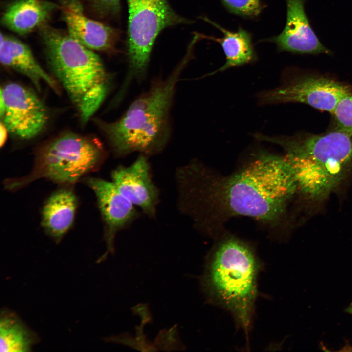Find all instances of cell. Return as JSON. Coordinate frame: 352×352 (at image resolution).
I'll return each mask as SVG.
<instances>
[{
    "mask_svg": "<svg viewBox=\"0 0 352 352\" xmlns=\"http://www.w3.org/2000/svg\"><path fill=\"white\" fill-rule=\"evenodd\" d=\"M177 206L201 232L216 238L236 216L256 220L278 233L288 206L298 192L291 167L285 156L258 153L227 175L197 160L176 169Z\"/></svg>",
    "mask_w": 352,
    "mask_h": 352,
    "instance_id": "1",
    "label": "cell"
},
{
    "mask_svg": "<svg viewBox=\"0 0 352 352\" xmlns=\"http://www.w3.org/2000/svg\"><path fill=\"white\" fill-rule=\"evenodd\" d=\"M192 49L167 77L154 79L117 120L97 121L115 156L135 152L154 155L166 147L171 134V110L176 85L191 59Z\"/></svg>",
    "mask_w": 352,
    "mask_h": 352,
    "instance_id": "2",
    "label": "cell"
},
{
    "mask_svg": "<svg viewBox=\"0 0 352 352\" xmlns=\"http://www.w3.org/2000/svg\"><path fill=\"white\" fill-rule=\"evenodd\" d=\"M215 239L201 278L202 288L209 301L231 314L248 341L261 263L253 248L234 235L223 232Z\"/></svg>",
    "mask_w": 352,
    "mask_h": 352,
    "instance_id": "3",
    "label": "cell"
},
{
    "mask_svg": "<svg viewBox=\"0 0 352 352\" xmlns=\"http://www.w3.org/2000/svg\"><path fill=\"white\" fill-rule=\"evenodd\" d=\"M281 146L290 165L298 192L312 199L327 197L344 179L352 166V137L337 131L302 138L257 135Z\"/></svg>",
    "mask_w": 352,
    "mask_h": 352,
    "instance_id": "4",
    "label": "cell"
},
{
    "mask_svg": "<svg viewBox=\"0 0 352 352\" xmlns=\"http://www.w3.org/2000/svg\"><path fill=\"white\" fill-rule=\"evenodd\" d=\"M41 35L51 68L85 125L105 98L110 76L99 56L68 33L45 26Z\"/></svg>",
    "mask_w": 352,
    "mask_h": 352,
    "instance_id": "5",
    "label": "cell"
},
{
    "mask_svg": "<svg viewBox=\"0 0 352 352\" xmlns=\"http://www.w3.org/2000/svg\"><path fill=\"white\" fill-rule=\"evenodd\" d=\"M105 157V150L97 138L66 133L39 149L30 175L9 180L6 187L16 189L41 178L59 184H72L99 168Z\"/></svg>",
    "mask_w": 352,
    "mask_h": 352,
    "instance_id": "6",
    "label": "cell"
},
{
    "mask_svg": "<svg viewBox=\"0 0 352 352\" xmlns=\"http://www.w3.org/2000/svg\"><path fill=\"white\" fill-rule=\"evenodd\" d=\"M129 9L128 67L115 97L124 98L133 81H141L147 72L151 53L160 32L166 27L191 22L176 13L167 0H127Z\"/></svg>",
    "mask_w": 352,
    "mask_h": 352,
    "instance_id": "7",
    "label": "cell"
},
{
    "mask_svg": "<svg viewBox=\"0 0 352 352\" xmlns=\"http://www.w3.org/2000/svg\"><path fill=\"white\" fill-rule=\"evenodd\" d=\"M0 115L8 132L22 140L39 134L48 119L46 108L35 93L13 82L1 87Z\"/></svg>",
    "mask_w": 352,
    "mask_h": 352,
    "instance_id": "8",
    "label": "cell"
},
{
    "mask_svg": "<svg viewBox=\"0 0 352 352\" xmlns=\"http://www.w3.org/2000/svg\"><path fill=\"white\" fill-rule=\"evenodd\" d=\"M351 94L349 88L324 77H306L286 83L259 95L262 104L298 102L333 113L340 101Z\"/></svg>",
    "mask_w": 352,
    "mask_h": 352,
    "instance_id": "9",
    "label": "cell"
},
{
    "mask_svg": "<svg viewBox=\"0 0 352 352\" xmlns=\"http://www.w3.org/2000/svg\"><path fill=\"white\" fill-rule=\"evenodd\" d=\"M111 176L118 191L131 203L149 217L155 216L159 193L152 180L148 156L140 154L129 166L114 169Z\"/></svg>",
    "mask_w": 352,
    "mask_h": 352,
    "instance_id": "10",
    "label": "cell"
},
{
    "mask_svg": "<svg viewBox=\"0 0 352 352\" xmlns=\"http://www.w3.org/2000/svg\"><path fill=\"white\" fill-rule=\"evenodd\" d=\"M305 1L286 0V18L284 29L278 35L261 41L274 43L281 52L301 54H331L312 29L305 12Z\"/></svg>",
    "mask_w": 352,
    "mask_h": 352,
    "instance_id": "11",
    "label": "cell"
},
{
    "mask_svg": "<svg viewBox=\"0 0 352 352\" xmlns=\"http://www.w3.org/2000/svg\"><path fill=\"white\" fill-rule=\"evenodd\" d=\"M87 184L96 195L105 224L106 253L113 254L116 235L133 222L138 212L135 206L120 193L112 181L90 178Z\"/></svg>",
    "mask_w": 352,
    "mask_h": 352,
    "instance_id": "12",
    "label": "cell"
},
{
    "mask_svg": "<svg viewBox=\"0 0 352 352\" xmlns=\"http://www.w3.org/2000/svg\"><path fill=\"white\" fill-rule=\"evenodd\" d=\"M61 8L68 34L71 37L92 50L114 51L118 37L115 29L86 16L79 0H66Z\"/></svg>",
    "mask_w": 352,
    "mask_h": 352,
    "instance_id": "13",
    "label": "cell"
},
{
    "mask_svg": "<svg viewBox=\"0 0 352 352\" xmlns=\"http://www.w3.org/2000/svg\"><path fill=\"white\" fill-rule=\"evenodd\" d=\"M0 60L5 66L29 78L38 91L44 82L59 92L57 81L40 66L28 45L18 39L0 34Z\"/></svg>",
    "mask_w": 352,
    "mask_h": 352,
    "instance_id": "14",
    "label": "cell"
},
{
    "mask_svg": "<svg viewBox=\"0 0 352 352\" xmlns=\"http://www.w3.org/2000/svg\"><path fill=\"white\" fill-rule=\"evenodd\" d=\"M77 200L69 188H62L53 193L45 203L42 214V224L47 233L58 240L72 226Z\"/></svg>",
    "mask_w": 352,
    "mask_h": 352,
    "instance_id": "15",
    "label": "cell"
},
{
    "mask_svg": "<svg viewBox=\"0 0 352 352\" xmlns=\"http://www.w3.org/2000/svg\"><path fill=\"white\" fill-rule=\"evenodd\" d=\"M56 8L55 4L45 0H19L6 9L1 22L17 34H26L44 23Z\"/></svg>",
    "mask_w": 352,
    "mask_h": 352,
    "instance_id": "16",
    "label": "cell"
},
{
    "mask_svg": "<svg viewBox=\"0 0 352 352\" xmlns=\"http://www.w3.org/2000/svg\"><path fill=\"white\" fill-rule=\"evenodd\" d=\"M201 19L218 28L223 34L221 38L203 36L220 44L226 59L224 64L210 75L255 61L256 55L250 32L241 27L236 31H229L207 17H203Z\"/></svg>",
    "mask_w": 352,
    "mask_h": 352,
    "instance_id": "17",
    "label": "cell"
},
{
    "mask_svg": "<svg viewBox=\"0 0 352 352\" xmlns=\"http://www.w3.org/2000/svg\"><path fill=\"white\" fill-rule=\"evenodd\" d=\"M39 338L15 313L2 309L0 319V351L30 352Z\"/></svg>",
    "mask_w": 352,
    "mask_h": 352,
    "instance_id": "18",
    "label": "cell"
},
{
    "mask_svg": "<svg viewBox=\"0 0 352 352\" xmlns=\"http://www.w3.org/2000/svg\"><path fill=\"white\" fill-rule=\"evenodd\" d=\"M230 13L245 18H257L264 6L260 0H220Z\"/></svg>",
    "mask_w": 352,
    "mask_h": 352,
    "instance_id": "19",
    "label": "cell"
},
{
    "mask_svg": "<svg viewBox=\"0 0 352 352\" xmlns=\"http://www.w3.org/2000/svg\"><path fill=\"white\" fill-rule=\"evenodd\" d=\"M333 114L338 129L352 137V94L343 97L338 103Z\"/></svg>",
    "mask_w": 352,
    "mask_h": 352,
    "instance_id": "20",
    "label": "cell"
},
{
    "mask_svg": "<svg viewBox=\"0 0 352 352\" xmlns=\"http://www.w3.org/2000/svg\"><path fill=\"white\" fill-rule=\"evenodd\" d=\"M121 0H90L94 11L101 17L116 15L120 11Z\"/></svg>",
    "mask_w": 352,
    "mask_h": 352,
    "instance_id": "21",
    "label": "cell"
},
{
    "mask_svg": "<svg viewBox=\"0 0 352 352\" xmlns=\"http://www.w3.org/2000/svg\"><path fill=\"white\" fill-rule=\"evenodd\" d=\"M8 129L4 124L0 122V146L2 147L6 142L8 132Z\"/></svg>",
    "mask_w": 352,
    "mask_h": 352,
    "instance_id": "22",
    "label": "cell"
},
{
    "mask_svg": "<svg viewBox=\"0 0 352 352\" xmlns=\"http://www.w3.org/2000/svg\"><path fill=\"white\" fill-rule=\"evenodd\" d=\"M346 311L352 315V303L346 309Z\"/></svg>",
    "mask_w": 352,
    "mask_h": 352,
    "instance_id": "23",
    "label": "cell"
}]
</instances>
